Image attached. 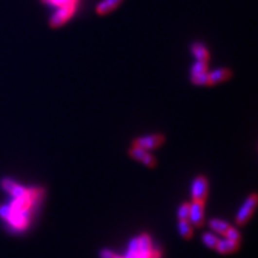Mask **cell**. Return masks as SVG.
<instances>
[{
	"label": "cell",
	"instance_id": "obj_1",
	"mask_svg": "<svg viewBox=\"0 0 258 258\" xmlns=\"http://www.w3.org/2000/svg\"><path fill=\"white\" fill-rule=\"evenodd\" d=\"M78 6H65V7H60V9H56L54 11V13L52 15L51 20H49V25L52 28H60L70 19H72L73 16L77 12Z\"/></svg>",
	"mask_w": 258,
	"mask_h": 258
},
{
	"label": "cell",
	"instance_id": "obj_2",
	"mask_svg": "<svg viewBox=\"0 0 258 258\" xmlns=\"http://www.w3.org/2000/svg\"><path fill=\"white\" fill-rule=\"evenodd\" d=\"M257 204V195L254 194L250 197H247V200L245 201V203L243 204L240 208V210L237 214L236 221L238 225H244L247 220L250 219V217L254 213V209L256 208Z\"/></svg>",
	"mask_w": 258,
	"mask_h": 258
},
{
	"label": "cell",
	"instance_id": "obj_3",
	"mask_svg": "<svg viewBox=\"0 0 258 258\" xmlns=\"http://www.w3.org/2000/svg\"><path fill=\"white\" fill-rule=\"evenodd\" d=\"M164 136L160 135V134H155V135H148V136H144V138H139L136 140L133 141V146H138L141 147L144 149H152L155 148V147L160 146V145L164 142Z\"/></svg>",
	"mask_w": 258,
	"mask_h": 258
},
{
	"label": "cell",
	"instance_id": "obj_4",
	"mask_svg": "<svg viewBox=\"0 0 258 258\" xmlns=\"http://www.w3.org/2000/svg\"><path fill=\"white\" fill-rule=\"evenodd\" d=\"M208 191V182L206 177L203 176H199L196 180L194 181L193 184V201L204 202L207 197Z\"/></svg>",
	"mask_w": 258,
	"mask_h": 258
},
{
	"label": "cell",
	"instance_id": "obj_5",
	"mask_svg": "<svg viewBox=\"0 0 258 258\" xmlns=\"http://www.w3.org/2000/svg\"><path fill=\"white\" fill-rule=\"evenodd\" d=\"M203 207L204 202L193 201L190 204V214H189V219L194 223L196 227L203 225Z\"/></svg>",
	"mask_w": 258,
	"mask_h": 258
},
{
	"label": "cell",
	"instance_id": "obj_6",
	"mask_svg": "<svg viewBox=\"0 0 258 258\" xmlns=\"http://www.w3.org/2000/svg\"><path fill=\"white\" fill-rule=\"evenodd\" d=\"M1 186L6 191L11 193L13 196H15V199H18V197H26V196L30 197V195H29V189H25L23 188V186L18 185L17 183H15V182L11 180H6V178L2 180Z\"/></svg>",
	"mask_w": 258,
	"mask_h": 258
},
{
	"label": "cell",
	"instance_id": "obj_7",
	"mask_svg": "<svg viewBox=\"0 0 258 258\" xmlns=\"http://www.w3.org/2000/svg\"><path fill=\"white\" fill-rule=\"evenodd\" d=\"M122 2L123 0H101L96 5V9L94 10H96V13L98 16L109 15V13L115 11Z\"/></svg>",
	"mask_w": 258,
	"mask_h": 258
},
{
	"label": "cell",
	"instance_id": "obj_8",
	"mask_svg": "<svg viewBox=\"0 0 258 258\" xmlns=\"http://www.w3.org/2000/svg\"><path fill=\"white\" fill-rule=\"evenodd\" d=\"M232 73L227 68H219V70H215L213 72L208 73V81H209V85H214V84L221 83V81H225L227 79L231 78Z\"/></svg>",
	"mask_w": 258,
	"mask_h": 258
},
{
	"label": "cell",
	"instance_id": "obj_9",
	"mask_svg": "<svg viewBox=\"0 0 258 258\" xmlns=\"http://www.w3.org/2000/svg\"><path fill=\"white\" fill-rule=\"evenodd\" d=\"M191 52H193L195 59L199 60V61L208 62V60H209V53H208L206 46L201 42H195L191 44Z\"/></svg>",
	"mask_w": 258,
	"mask_h": 258
},
{
	"label": "cell",
	"instance_id": "obj_10",
	"mask_svg": "<svg viewBox=\"0 0 258 258\" xmlns=\"http://www.w3.org/2000/svg\"><path fill=\"white\" fill-rule=\"evenodd\" d=\"M238 247H239L238 241H233L231 240V239L226 238L225 240H220L219 239L215 249H217L220 254H230V252L237 251Z\"/></svg>",
	"mask_w": 258,
	"mask_h": 258
},
{
	"label": "cell",
	"instance_id": "obj_11",
	"mask_svg": "<svg viewBox=\"0 0 258 258\" xmlns=\"http://www.w3.org/2000/svg\"><path fill=\"white\" fill-rule=\"evenodd\" d=\"M44 4L55 6L56 9L65 6H78V0H42Z\"/></svg>",
	"mask_w": 258,
	"mask_h": 258
},
{
	"label": "cell",
	"instance_id": "obj_12",
	"mask_svg": "<svg viewBox=\"0 0 258 258\" xmlns=\"http://www.w3.org/2000/svg\"><path fill=\"white\" fill-rule=\"evenodd\" d=\"M209 227H212V230L217 231V232H219L221 234H225L226 231L230 228V225L222 220L213 219V220L209 221Z\"/></svg>",
	"mask_w": 258,
	"mask_h": 258
},
{
	"label": "cell",
	"instance_id": "obj_13",
	"mask_svg": "<svg viewBox=\"0 0 258 258\" xmlns=\"http://www.w3.org/2000/svg\"><path fill=\"white\" fill-rule=\"evenodd\" d=\"M178 230H180L181 236L184 237V238L189 239L193 236V230H191V226L188 220L180 221V223H178Z\"/></svg>",
	"mask_w": 258,
	"mask_h": 258
},
{
	"label": "cell",
	"instance_id": "obj_14",
	"mask_svg": "<svg viewBox=\"0 0 258 258\" xmlns=\"http://www.w3.org/2000/svg\"><path fill=\"white\" fill-rule=\"evenodd\" d=\"M139 252L151 251V238L147 234H141L139 237Z\"/></svg>",
	"mask_w": 258,
	"mask_h": 258
},
{
	"label": "cell",
	"instance_id": "obj_15",
	"mask_svg": "<svg viewBox=\"0 0 258 258\" xmlns=\"http://www.w3.org/2000/svg\"><path fill=\"white\" fill-rule=\"evenodd\" d=\"M207 70H208V62L196 60V62L193 65V68H191V77H193V75H197L201 74V73L207 72Z\"/></svg>",
	"mask_w": 258,
	"mask_h": 258
},
{
	"label": "cell",
	"instance_id": "obj_16",
	"mask_svg": "<svg viewBox=\"0 0 258 258\" xmlns=\"http://www.w3.org/2000/svg\"><path fill=\"white\" fill-rule=\"evenodd\" d=\"M146 154H147V151L146 149L141 148V147L133 146L130 149H129V155H130L131 158H134V159L139 160V162H141Z\"/></svg>",
	"mask_w": 258,
	"mask_h": 258
},
{
	"label": "cell",
	"instance_id": "obj_17",
	"mask_svg": "<svg viewBox=\"0 0 258 258\" xmlns=\"http://www.w3.org/2000/svg\"><path fill=\"white\" fill-rule=\"evenodd\" d=\"M202 239H203V243L206 244L208 247H210V249H215L218 241H219V239H218L217 237L212 233H204L203 237H202Z\"/></svg>",
	"mask_w": 258,
	"mask_h": 258
},
{
	"label": "cell",
	"instance_id": "obj_18",
	"mask_svg": "<svg viewBox=\"0 0 258 258\" xmlns=\"http://www.w3.org/2000/svg\"><path fill=\"white\" fill-rule=\"evenodd\" d=\"M191 81H193L195 85H209V81H208V72L193 75V77H191Z\"/></svg>",
	"mask_w": 258,
	"mask_h": 258
},
{
	"label": "cell",
	"instance_id": "obj_19",
	"mask_svg": "<svg viewBox=\"0 0 258 258\" xmlns=\"http://www.w3.org/2000/svg\"><path fill=\"white\" fill-rule=\"evenodd\" d=\"M189 214H190V204H182L180 207V210H178V220H189Z\"/></svg>",
	"mask_w": 258,
	"mask_h": 258
},
{
	"label": "cell",
	"instance_id": "obj_20",
	"mask_svg": "<svg viewBox=\"0 0 258 258\" xmlns=\"http://www.w3.org/2000/svg\"><path fill=\"white\" fill-rule=\"evenodd\" d=\"M225 236H226V238L231 239V240H233V241H238L239 243V240H240V234H239V232L236 230V228H232L231 226H230V228L226 231Z\"/></svg>",
	"mask_w": 258,
	"mask_h": 258
},
{
	"label": "cell",
	"instance_id": "obj_21",
	"mask_svg": "<svg viewBox=\"0 0 258 258\" xmlns=\"http://www.w3.org/2000/svg\"><path fill=\"white\" fill-rule=\"evenodd\" d=\"M12 214V208L10 206H1L0 207V217L4 218L5 220H9V218Z\"/></svg>",
	"mask_w": 258,
	"mask_h": 258
},
{
	"label": "cell",
	"instance_id": "obj_22",
	"mask_svg": "<svg viewBox=\"0 0 258 258\" xmlns=\"http://www.w3.org/2000/svg\"><path fill=\"white\" fill-rule=\"evenodd\" d=\"M141 163H144L145 165H147V166H149V167L155 166V159H154V157H152V155L149 154V153H147L146 155H145L144 159L141 160Z\"/></svg>",
	"mask_w": 258,
	"mask_h": 258
},
{
	"label": "cell",
	"instance_id": "obj_23",
	"mask_svg": "<svg viewBox=\"0 0 258 258\" xmlns=\"http://www.w3.org/2000/svg\"><path fill=\"white\" fill-rule=\"evenodd\" d=\"M129 251L134 252V254H139V239L134 238L129 243Z\"/></svg>",
	"mask_w": 258,
	"mask_h": 258
},
{
	"label": "cell",
	"instance_id": "obj_24",
	"mask_svg": "<svg viewBox=\"0 0 258 258\" xmlns=\"http://www.w3.org/2000/svg\"><path fill=\"white\" fill-rule=\"evenodd\" d=\"M99 256H101V258H114L115 254L110 251V250H102Z\"/></svg>",
	"mask_w": 258,
	"mask_h": 258
},
{
	"label": "cell",
	"instance_id": "obj_25",
	"mask_svg": "<svg viewBox=\"0 0 258 258\" xmlns=\"http://www.w3.org/2000/svg\"><path fill=\"white\" fill-rule=\"evenodd\" d=\"M114 258H122V257H120V256H116V255H115Z\"/></svg>",
	"mask_w": 258,
	"mask_h": 258
}]
</instances>
